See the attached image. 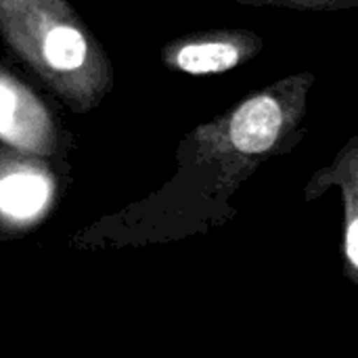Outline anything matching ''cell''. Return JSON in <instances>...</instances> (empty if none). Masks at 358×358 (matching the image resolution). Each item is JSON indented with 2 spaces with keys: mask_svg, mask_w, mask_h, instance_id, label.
<instances>
[{
  "mask_svg": "<svg viewBox=\"0 0 358 358\" xmlns=\"http://www.w3.org/2000/svg\"><path fill=\"white\" fill-rule=\"evenodd\" d=\"M0 40L76 113H90L113 90L109 55L67 0H0Z\"/></svg>",
  "mask_w": 358,
  "mask_h": 358,
  "instance_id": "6da1fadb",
  "label": "cell"
},
{
  "mask_svg": "<svg viewBox=\"0 0 358 358\" xmlns=\"http://www.w3.org/2000/svg\"><path fill=\"white\" fill-rule=\"evenodd\" d=\"M248 6H279L292 10H342L357 6L358 0H233Z\"/></svg>",
  "mask_w": 358,
  "mask_h": 358,
  "instance_id": "52a82bcc",
  "label": "cell"
},
{
  "mask_svg": "<svg viewBox=\"0 0 358 358\" xmlns=\"http://www.w3.org/2000/svg\"><path fill=\"white\" fill-rule=\"evenodd\" d=\"M59 203V178L48 157L0 145V237L38 229Z\"/></svg>",
  "mask_w": 358,
  "mask_h": 358,
  "instance_id": "3957f363",
  "label": "cell"
},
{
  "mask_svg": "<svg viewBox=\"0 0 358 358\" xmlns=\"http://www.w3.org/2000/svg\"><path fill=\"white\" fill-rule=\"evenodd\" d=\"M264 50V38L250 29H208L170 40L159 57L176 73L218 76L252 61Z\"/></svg>",
  "mask_w": 358,
  "mask_h": 358,
  "instance_id": "5b68a950",
  "label": "cell"
},
{
  "mask_svg": "<svg viewBox=\"0 0 358 358\" xmlns=\"http://www.w3.org/2000/svg\"><path fill=\"white\" fill-rule=\"evenodd\" d=\"M340 185L344 195V271L346 277L358 283V138L352 136L336 159L321 168L306 185V201L317 199L329 187Z\"/></svg>",
  "mask_w": 358,
  "mask_h": 358,
  "instance_id": "8992f818",
  "label": "cell"
},
{
  "mask_svg": "<svg viewBox=\"0 0 358 358\" xmlns=\"http://www.w3.org/2000/svg\"><path fill=\"white\" fill-rule=\"evenodd\" d=\"M313 71H300L277 80L243 101L199 124L185 138L189 162L214 170V191L233 195L256 170L304 136Z\"/></svg>",
  "mask_w": 358,
  "mask_h": 358,
  "instance_id": "7a4b0ae2",
  "label": "cell"
},
{
  "mask_svg": "<svg viewBox=\"0 0 358 358\" xmlns=\"http://www.w3.org/2000/svg\"><path fill=\"white\" fill-rule=\"evenodd\" d=\"M0 145L40 157H65L71 136L50 107L0 63Z\"/></svg>",
  "mask_w": 358,
  "mask_h": 358,
  "instance_id": "277c9868",
  "label": "cell"
}]
</instances>
